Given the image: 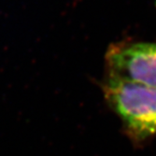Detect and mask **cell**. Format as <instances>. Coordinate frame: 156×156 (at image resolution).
Masks as SVG:
<instances>
[{
	"label": "cell",
	"mask_w": 156,
	"mask_h": 156,
	"mask_svg": "<svg viewBox=\"0 0 156 156\" xmlns=\"http://www.w3.org/2000/svg\"><path fill=\"white\" fill-rule=\"evenodd\" d=\"M105 99L136 142L156 136V88L108 75L102 86Z\"/></svg>",
	"instance_id": "6da1fadb"
},
{
	"label": "cell",
	"mask_w": 156,
	"mask_h": 156,
	"mask_svg": "<svg viewBox=\"0 0 156 156\" xmlns=\"http://www.w3.org/2000/svg\"><path fill=\"white\" fill-rule=\"evenodd\" d=\"M106 63L108 75L156 88V42L112 45Z\"/></svg>",
	"instance_id": "7a4b0ae2"
}]
</instances>
